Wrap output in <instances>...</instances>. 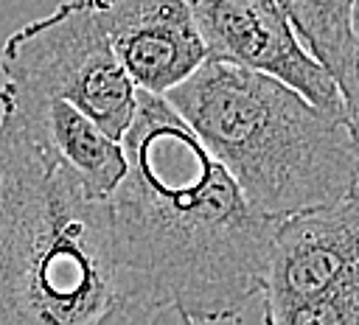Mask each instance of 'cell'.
Segmentation results:
<instances>
[{
	"label": "cell",
	"instance_id": "obj_1",
	"mask_svg": "<svg viewBox=\"0 0 359 325\" xmlns=\"http://www.w3.org/2000/svg\"><path fill=\"white\" fill-rule=\"evenodd\" d=\"M126 177L109 196L115 297L174 303L196 322L238 317L264 291L278 219L258 213L177 109L137 90Z\"/></svg>",
	"mask_w": 359,
	"mask_h": 325
},
{
	"label": "cell",
	"instance_id": "obj_2",
	"mask_svg": "<svg viewBox=\"0 0 359 325\" xmlns=\"http://www.w3.org/2000/svg\"><path fill=\"white\" fill-rule=\"evenodd\" d=\"M165 101L269 219L283 221L359 191L348 115L266 73L208 59Z\"/></svg>",
	"mask_w": 359,
	"mask_h": 325
},
{
	"label": "cell",
	"instance_id": "obj_3",
	"mask_svg": "<svg viewBox=\"0 0 359 325\" xmlns=\"http://www.w3.org/2000/svg\"><path fill=\"white\" fill-rule=\"evenodd\" d=\"M112 297L109 199L0 112V325H93Z\"/></svg>",
	"mask_w": 359,
	"mask_h": 325
},
{
	"label": "cell",
	"instance_id": "obj_4",
	"mask_svg": "<svg viewBox=\"0 0 359 325\" xmlns=\"http://www.w3.org/2000/svg\"><path fill=\"white\" fill-rule=\"evenodd\" d=\"M6 84L79 106L109 137L123 140L137 87L121 67L95 0H67L11 31L0 48Z\"/></svg>",
	"mask_w": 359,
	"mask_h": 325
},
{
	"label": "cell",
	"instance_id": "obj_5",
	"mask_svg": "<svg viewBox=\"0 0 359 325\" xmlns=\"http://www.w3.org/2000/svg\"><path fill=\"white\" fill-rule=\"evenodd\" d=\"M208 59L266 73L311 104L342 112L331 73L306 50L280 0H185Z\"/></svg>",
	"mask_w": 359,
	"mask_h": 325
},
{
	"label": "cell",
	"instance_id": "obj_6",
	"mask_svg": "<svg viewBox=\"0 0 359 325\" xmlns=\"http://www.w3.org/2000/svg\"><path fill=\"white\" fill-rule=\"evenodd\" d=\"M359 280V193L278 224L264 305L314 300Z\"/></svg>",
	"mask_w": 359,
	"mask_h": 325
},
{
	"label": "cell",
	"instance_id": "obj_7",
	"mask_svg": "<svg viewBox=\"0 0 359 325\" xmlns=\"http://www.w3.org/2000/svg\"><path fill=\"white\" fill-rule=\"evenodd\" d=\"M109 45L140 92L168 95L208 62L185 0H95Z\"/></svg>",
	"mask_w": 359,
	"mask_h": 325
},
{
	"label": "cell",
	"instance_id": "obj_8",
	"mask_svg": "<svg viewBox=\"0 0 359 325\" xmlns=\"http://www.w3.org/2000/svg\"><path fill=\"white\" fill-rule=\"evenodd\" d=\"M0 112L14 118L42 151L73 171L95 196L109 199L126 177L123 143L109 137L79 106L3 81Z\"/></svg>",
	"mask_w": 359,
	"mask_h": 325
},
{
	"label": "cell",
	"instance_id": "obj_9",
	"mask_svg": "<svg viewBox=\"0 0 359 325\" xmlns=\"http://www.w3.org/2000/svg\"><path fill=\"white\" fill-rule=\"evenodd\" d=\"M306 50L339 84L353 62V0H283Z\"/></svg>",
	"mask_w": 359,
	"mask_h": 325
},
{
	"label": "cell",
	"instance_id": "obj_10",
	"mask_svg": "<svg viewBox=\"0 0 359 325\" xmlns=\"http://www.w3.org/2000/svg\"><path fill=\"white\" fill-rule=\"evenodd\" d=\"M264 325H359V280L314 300L264 305Z\"/></svg>",
	"mask_w": 359,
	"mask_h": 325
},
{
	"label": "cell",
	"instance_id": "obj_11",
	"mask_svg": "<svg viewBox=\"0 0 359 325\" xmlns=\"http://www.w3.org/2000/svg\"><path fill=\"white\" fill-rule=\"evenodd\" d=\"M93 325H199L174 303H154L140 297H112Z\"/></svg>",
	"mask_w": 359,
	"mask_h": 325
},
{
	"label": "cell",
	"instance_id": "obj_12",
	"mask_svg": "<svg viewBox=\"0 0 359 325\" xmlns=\"http://www.w3.org/2000/svg\"><path fill=\"white\" fill-rule=\"evenodd\" d=\"M280 3H283V0H280Z\"/></svg>",
	"mask_w": 359,
	"mask_h": 325
}]
</instances>
